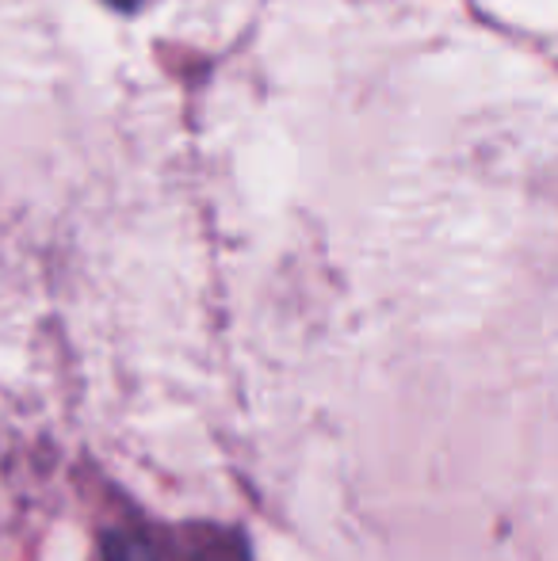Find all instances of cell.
<instances>
[{
	"label": "cell",
	"mask_w": 558,
	"mask_h": 561,
	"mask_svg": "<svg viewBox=\"0 0 558 561\" xmlns=\"http://www.w3.org/2000/svg\"><path fill=\"white\" fill-rule=\"evenodd\" d=\"M104 561H157V554L138 535H112L104 547Z\"/></svg>",
	"instance_id": "obj_1"
}]
</instances>
